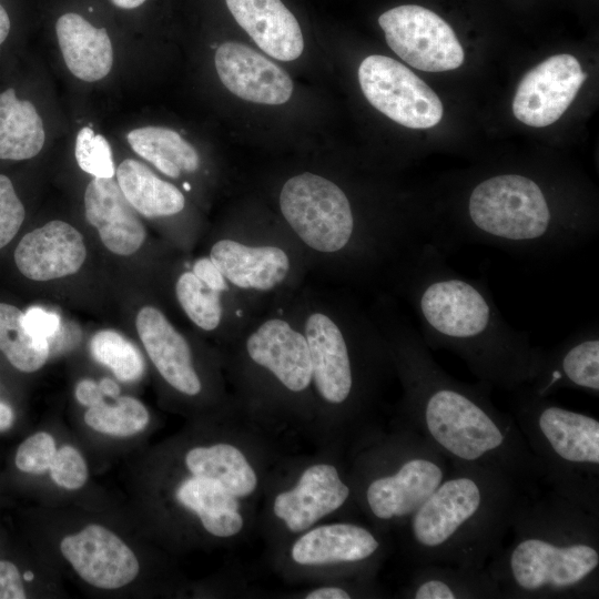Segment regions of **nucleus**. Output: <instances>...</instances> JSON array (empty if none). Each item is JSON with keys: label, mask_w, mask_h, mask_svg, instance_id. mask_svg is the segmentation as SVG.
<instances>
[{"label": "nucleus", "mask_w": 599, "mask_h": 599, "mask_svg": "<svg viewBox=\"0 0 599 599\" xmlns=\"http://www.w3.org/2000/svg\"><path fill=\"white\" fill-rule=\"evenodd\" d=\"M393 345L412 428L451 467L486 469L535 490L542 469L511 414L494 405L491 387L450 376L409 326L396 332Z\"/></svg>", "instance_id": "nucleus-1"}, {"label": "nucleus", "mask_w": 599, "mask_h": 599, "mask_svg": "<svg viewBox=\"0 0 599 599\" xmlns=\"http://www.w3.org/2000/svg\"><path fill=\"white\" fill-rule=\"evenodd\" d=\"M405 291L430 351L457 355L491 388L514 392L536 375L541 347L507 322L487 284L455 271L427 241L405 258Z\"/></svg>", "instance_id": "nucleus-2"}, {"label": "nucleus", "mask_w": 599, "mask_h": 599, "mask_svg": "<svg viewBox=\"0 0 599 599\" xmlns=\"http://www.w3.org/2000/svg\"><path fill=\"white\" fill-rule=\"evenodd\" d=\"M486 569L501 598L579 599L599 593V516L550 489L521 496Z\"/></svg>", "instance_id": "nucleus-3"}, {"label": "nucleus", "mask_w": 599, "mask_h": 599, "mask_svg": "<svg viewBox=\"0 0 599 599\" xmlns=\"http://www.w3.org/2000/svg\"><path fill=\"white\" fill-rule=\"evenodd\" d=\"M524 493L499 474L451 467L407 520L414 560L486 569L505 540Z\"/></svg>", "instance_id": "nucleus-4"}, {"label": "nucleus", "mask_w": 599, "mask_h": 599, "mask_svg": "<svg viewBox=\"0 0 599 599\" xmlns=\"http://www.w3.org/2000/svg\"><path fill=\"white\" fill-rule=\"evenodd\" d=\"M540 182L518 172L478 181L469 191L455 232L443 244L467 243L548 257L585 245L596 235L595 217L556 207Z\"/></svg>", "instance_id": "nucleus-5"}, {"label": "nucleus", "mask_w": 599, "mask_h": 599, "mask_svg": "<svg viewBox=\"0 0 599 599\" xmlns=\"http://www.w3.org/2000/svg\"><path fill=\"white\" fill-rule=\"evenodd\" d=\"M511 393V416L542 469V480L560 497L599 516L598 419L557 405L527 385Z\"/></svg>", "instance_id": "nucleus-6"}, {"label": "nucleus", "mask_w": 599, "mask_h": 599, "mask_svg": "<svg viewBox=\"0 0 599 599\" xmlns=\"http://www.w3.org/2000/svg\"><path fill=\"white\" fill-rule=\"evenodd\" d=\"M449 463L410 428L397 441L396 458L370 478L364 490L369 512L379 521H407L448 475Z\"/></svg>", "instance_id": "nucleus-7"}, {"label": "nucleus", "mask_w": 599, "mask_h": 599, "mask_svg": "<svg viewBox=\"0 0 599 599\" xmlns=\"http://www.w3.org/2000/svg\"><path fill=\"white\" fill-rule=\"evenodd\" d=\"M283 216L309 247L325 253L344 250L353 240L351 202L334 182L313 173L287 180L280 194Z\"/></svg>", "instance_id": "nucleus-8"}, {"label": "nucleus", "mask_w": 599, "mask_h": 599, "mask_svg": "<svg viewBox=\"0 0 599 599\" xmlns=\"http://www.w3.org/2000/svg\"><path fill=\"white\" fill-rule=\"evenodd\" d=\"M368 102L390 120L409 129L435 126L443 118L438 95L414 72L385 55H369L358 68Z\"/></svg>", "instance_id": "nucleus-9"}, {"label": "nucleus", "mask_w": 599, "mask_h": 599, "mask_svg": "<svg viewBox=\"0 0 599 599\" xmlns=\"http://www.w3.org/2000/svg\"><path fill=\"white\" fill-rule=\"evenodd\" d=\"M378 23L389 48L418 70L444 72L464 62L463 47L451 27L424 7H395L380 14Z\"/></svg>", "instance_id": "nucleus-10"}, {"label": "nucleus", "mask_w": 599, "mask_h": 599, "mask_svg": "<svg viewBox=\"0 0 599 599\" xmlns=\"http://www.w3.org/2000/svg\"><path fill=\"white\" fill-rule=\"evenodd\" d=\"M587 79L579 61L570 54L552 55L521 79L512 102L520 122L544 128L556 122L571 104Z\"/></svg>", "instance_id": "nucleus-11"}, {"label": "nucleus", "mask_w": 599, "mask_h": 599, "mask_svg": "<svg viewBox=\"0 0 599 599\" xmlns=\"http://www.w3.org/2000/svg\"><path fill=\"white\" fill-rule=\"evenodd\" d=\"M63 557L89 585L118 589L132 582L140 566L134 552L114 532L92 524L60 544Z\"/></svg>", "instance_id": "nucleus-12"}, {"label": "nucleus", "mask_w": 599, "mask_h": 599, "mask_svg": "<svg viewBox=\"0 0 599 599\" xmlns=\"http://www.w3.org/2000/svg\"><path fill=\"white\" fill-rule=\"evenodd\" d=\"M535 394L549 397L560 389L599 395V331L583 326L558 345L541 348L535 377L527 385Z\"/></svg>", "instance_id": "nucleus-13"}, {"label": "nucleus", "mask_w": 599, "mask_h": 599, "mask_svg": "<svg viewBox=\"0 0 599 599\" xmlns=\"http://www.w3.org/2000/svg\"><path fill=\"white\" fill-rule=\"evenodd\" d=\"M214 62L224 87L243 100L278 105L292 95L290 75L250 47L224 42L216 49Z\"/></svg>", "instance_id": "nucleus-14"}, {"label": "nucleus", "mask_w": 599, "mask_h": 599, "mask_svg": "<svg viewBox=\"0 0 599 599\" xmlns=\"http://www.w3.org/2000/svg\"><path fill=\"white\" fill-rule=\"evenodd\" d=\"M87 255L81 233L53 220L27 233L14 251V262L26 277L50 281L77 273Z\"/></svg>", "instance_id": "nucleus-15"}, {"label": "nucleus", "mask_w": 599, "mask_h": 599, "mask_svg": "<svg viewBox=\"0 0 599 599\" xmlns=\"http://www.w3.org/2000/svg\"><path fill=\"white\" fill-rule=\"evenodd\" d=\"M349 495L335 466L316 464L303 471L295 487L276 496L273 511L291 531L301 532L341 508Z\"/></svg>", "instance_id": "nucleus-16"}, {"label": "nucleus", "mask_w": 599, "mask_h": 599, "mask_svg": "<svg viewBox=\"0 0 599 599\" xmlns=\"http://www.w3.org/2000/svg\"><path fill=\"white\" fill-rule=\"evenodd\" d=\"M312 379L319 395L331 404H343L354 388L353 361L338 325L327 315L314 313L305 323Z\"/></svg>", "instance_id": "nucleus-17"}, {"label": "nucleus", "mask_w": 599, "mask_h": 599, "mask_svg": "<svg viewBox=\"0 0 599 599\" xmlns=\"http://www.w3.org/2000/svg\"><path fill=\"white\" fill-rule=\"evenodd\" d=\"M84 210L88 222L111 252L131 255L143 244L144 226L112 177L91 180L84 192Z\"/></svg>", "instance_id": "nucleus-18"}, {"label": "nucleus", "mask_w": 599, "mask_h": 599, "mask_svg": "<svg viewBox=\"0 0 599 599\" xmlns=\"http://www.w3.org/2000/svg\"><path fill=\"white\" fill-rule=\"evenodd\" d=\"M254 363L267 368L290 390H304L312 380V367L305 335L283 319L263 323L246 342Z\"/></svg>", "instance_id": "nucleus-19"}, {"label": "nucleus", "mask_w": 599, "mask_h": 599, "mask_svg": "<svg viewBox=\"0 0 599 599\" xmlns=\"http://www.w3.org/2000/svg\"><path fill=\"white\" fill-rule=\"evenodd\" d=\"M135 325L161 376L183 394L200 393L201 382L192 364L190 346L163 313L153 306H144L136 315Z\"/></svg>", "instance_id": "nucleus-20"}, {"label": "nucleus", "mask_w": 599, "mask_h": 599, "mask_svg": "<svg viewBox=\"0 0 599 599\" xmlns=\"http://www.w3.org/2000/svg\"><path fill=\"white\" fill-rule=\"evenodd\" d=\"M236 22L270 57L297 59L304 49L300 24L281 0H225Z\"/></svg>", "instance_id": "nucleus-21"}, {"label": "nucleus", "mask_w": 599, "mask_h": 599, "mask_svg": "<svg viewBox=\"0 0 599 599\" xmlns=\"http://www.w3.org/2000/svg\"><path fill=\"white\" fill-rule=\"evenodd\" d=\"M210 258L223 276L241 288L268 291L282 283L290 270L286 253L276 246H248L232 240L216 242Z\"/></svg>", "instance_id": "nucleus-22"}, {"label": "nucleus", "mask_w": 599, "mask_h": 599, "mask_svg": "<svg viewBox=\"0 0 599 599\" xmlns=\"http://www.w3.org/2000/svg\"><path fill=\"white\" fill-rule=\"evenodd\" d=\"M380 541L367 528L338 522L319 526L304 534L292 547V558L305 566L357 564L372 559Z\"/></svg>", "instance_id": "nucleus-23"}, {"label": "nucleus", "mask_w": 599, "mask_h": 599, "mask_svg": "<svg viewBox=\"0 0 599 599\" xmlns=\"http://www.w3.org/2000/svg\"><path fill=\"white\" fill-rule=\"evenodd\" d=\"M58 43L69 71L94 82L112 69L113 49L106 29L95 28L79 13L62 14L55 22Z\"/></svg>", "instance_id": "nucleus-24"}, {"label": "nucleus", "mask_w": 599, "mask_h": 599, "mask_svg": "<svg viewBox=\"0 0 599 599\" xmlns=\"http://www.w3.org/2000/svg\"><path fill=\"white\" fill-rule=\"evenodd\" d=\"M407 596L414 599L501 598L487 569L440 564L419 565Z\"/></svg>", "instance_id": "nucleus-25"}, {"label": "nucleus", "mask_w": 599, "mask_h": 599, "mask_svg": "<svg viewBox=\"0 0 599 599\" xmlns=\"http://www.w3.org/2000/svg\"><path fill=\"white\" fill-rule=\"evenodd\" d=\"M176 499L194 511L204 529L213 536L231 537L243 528L236 497L213 479L187 478L179 486Z\"/></svg>", "instance_id": "nucleus-26"}, {"label": "nucleus", "mask_w": 599, "mask_h": 599, "mask_svg": "<svg viewBox=\"0 0 599 599\" xmlns=\"http://www.w3.org/2000/svg\"><path fill=\"white\" fill-rule=\"evenodd\" d=\"M45 132L34 105L9 88L0 93V159L21 161L43 148Z\"/></svg>", "instance_id": "nucleus-27"}, {"label": "nucleus", "mask_w": 599, "mask_h": 599, "mask_svg": "<svg viewBox=\"0 0 599 599\" xmlns=\"http://www.w3.org/2000/svg\"><path fill=\"white\" fill-rule=\"evenodd\" d=\"M118 184L133 209L146 217L169 216L185 205L182 192L158 177L145 164L126 159L115 170Z\"/></svg>", "instance_id": "nucleus-28"}, {"label": "nucleus", "mask_w": 599, "mask_h": 599, "mask_svg": "<svg viewBox=\"0 0 599 599\" xmlns=\"http://www.w3.org/2000/svg\"><path fill=\"white\" fill-rule=\"evenodd\" d=\"M185 464L193 476L220 483L236 498L251 495L257 485L256 474L248 460L230 444L194 447L187 451Z\"/></svg>", "instance_id": "nucleus-29"}, {"label": "nucleus", "mask_w": 599, "mask_h": 599, "mask_svg": "<svg viewBox=\"0 0 599 599\" xmlns=\"http://www.w3.org/2000/svg\"><path fill=\"white\" fill-rule=\"evenodd\" d=\"M126 140L138 155L170 177H179L182 171L194 172L200 165L194 146L172 129L138 128L126 134Z\"/></svg>", "instance_id": "nucleus-30"}, {"label": "nucleus", "mask_w": 599, "mask_h": 599, "mask_svg": "<svg viewBox=\"0 0 599 599\" xmlns=\"http://www.w3.org/2000/svg\"><path fill=\"white\" fill-rule=\"evenodd\" d=\"M0 351L17 369L32 373L47 362L50 345L28 332L18 307L0 303Z\"/></svg>", "instance_id": "nucleus-31"}, {"label": "nucleus", "mask_w": 599, "mask_h": 599, "mask_svg": "<svg viewBox=\"0 0 599 599\" xmlns=\"http://www.w3.org/2000/svg\"><path fill=\"white\" fill-rule=\"evenodd\" d=\"M115 399L113 405L102 402L89 407L84 414L87 425L99 433L112 436H131L142 432L150 420L146 407L131 396Z\"/></svg>", "instance_id": "nucleus-32"}, {"label": "nucleus", "mask_w": 599, "mask_h": 599, "mask_svg": "<svg viewBox=\"0 0 599 599\" xmlns=\"http://www.w3.org/2000/svg\"><path fill=\"white\" fill-rule=\"evenodd\" d=\"M90 349L93 358L108 366L122 382H135L144 373V361L139 348L115 331L95 333Z\"/></svg>", "instance_id": "nucleus-33"}, {"label": "nucleus", "mask_w": 599, "mask_h": 599, "mask_svg": "<svg viewBox=\"0 0 599 599\" xmlns=\"http://www.w3.org/2000/svg\"><path fill=\"white\" fill-rule=\"evenodd\" d=\"M175 293L190 319L204 331L216 328L221 322L220 292L206 286L193 272L183 273L175 285Z\"/></svg>", "instance_id": "nucleus-34"}, {"label": "nucleus", "mask_w": 599, "mask_h": 599, "mask_svg": "<svg viewBox=\"0 0 599 599\" xmlns=\"http://www.w3.org/2000/svg\"><path fill=\"white\" fill-rule=\"evenodd\" d=\"M74 154L80 169L93 177L109 179L115 174L110 143L89 126L78 132Z\"/></svg>", "instance_id": "nucleus-35"}, {"label": "nucleus", "mask_w": 599, "mask_h": 599, "mask_svg": "<svg viewBox=\"0 0 599 599\" xmlns=\"http://www.w3.org/2000/svg\"><path fill=\"white\" fill-rule=\"evenodd\" d=\"M55 451L53 437L45 432H39L21 443L14 463L18 469L23 473L43 474L49 470Z\"/></svg>", "instance_id": "nucleus-36"}, {"label": "nucleus", "mask_w": 599, "mask_h": 599, "mask_svg": "<svg viewBox=\"0 0 599 599\" xmlns=\"http://www.w3.org/2000/svg\"><path fill=\"white\" fill-rule=\"evenodd\" d=\"M52 480L69 490L81 488L88 479V466L82 455L72 446L59 448L49 467Z\"/></svg>", "instance_id": "nucleus-37"}, {"label": "nucleus", "mask_w": 599, "mask_h": 599, "mask_svg": "<svg viewBox=\"0 0 599 599\" xmlns=\"http://www.w3.org/2000/svg\"><path fill=\"white\" fill-rule=\"evenodd\" d=\"M24 215V206L17 196L11 180L0 174V248L18 233Z\"/></svg>", "instance_id": "nucleus-38"}, {"label": "nucleus", "mask_w": 599, "mask_h": 599, "mask_svg": "<svg viewBox=\"0 0 599 599\" xmlns=\"http://www.w3.org/2000/svg\"><path fill=\"white\" fill-rule=\"evenodd\" d=\"M23 325L34 338L48 342L49 345L61 331L60 316L38 306L30 307L23 313Z\"/></svg>", "instance_id": "nucleus-39"}, {"label": "nucleus", "mask_w": 599, "mask_h": 599, "mask_svg": "<svg viewBox=\"0 0 599 599\" xmlns=\"http://www.w3.org/2000/svg\"><path fill=\"white\" fill-rule=\"evenodd\" d=\"M22 577L14 564L0 560V599H24Z\"/></svg>", "instance_id": "nucleus-40"}, {"label": "nucleus", "mask_w": 599, "mask_h": 599, "mask_svg": "<svg viewBox=\"0 0 599 599\" xmlns=\"http://www.w3.org/2000/svg\"><path fill=\"white\" fill-rule=\"evenodd\" d=\"M193 273L206 286L216 292L227 290L225 277L210 257L197 260L193 265Z\"/></svg>", "instance_id": "nucleus-41"}, {"label": "nucleus", "mask_w": 599, "mask_h": 599, "mask_svg": "<svg viewBox=\"0 0 599 599\" xmlns=\"http://www.w3.org/2000/svg\"><path fill=\"white\" fill-rule=\"evenodd\" d=\"M75 398L84 406L92 407L103 402V394L99 387L91 379H82L75 386Z\"/></svg>", "instance_id": "nucleus-42"}, {"label": "nucleus", "mask_w": 599, "mask_h": 599, "mask_svg": "<svg viewBox=\"0 0 599 599\" xmlns=\"http://www.w3.org/2000/svg\"><path fill=\"white\" fill-rule=\"evenodd\" d=\"M351 597L348 591L336 586L317 588L305 596L306 599H349Z\"/></svg>", "instance_id": "nucleus-43"}, {"label": "nucleus", "mask_w": 599, "mask_h": 599, "mask_svg": "<svg viewBox=\"0 0 599 599\" xmlns=\"http://www.w3.org/2000/svg\"><path fill=\"white\" fill-rule=\"evenodd\" d=\"M13 420L14 414L12 408L8 404L0 402V432L9 429Z\"/></svg>", "instance_id": "nucleus-44"}, {"label": "nucleus", "mask_w": 599, "mask_h": 599, "mask_svg": "<svg viewBox=\"0 0 599 599\" xmlns=\"http://www.w3.org/2000/svg\"><path fill=\"white\" fill-rule=\"evenodd\" d=\"M99 387H100L102 394L105 395V396L116 398L120 395L119 385L114 380H112L110 378L101 379L100 383H99Z\"/></svg>", "instance_id": "nucleus-45"}, {"label": "nucleus", "mask_w": 599, "mask_h": 599, "mask_svg": "<svg viewBox=\"0 0 599 599\" xmlns=\"http://www.w3.org/2000/svg\"><path fill=\"white\" fill-rule=\"evenodd\" d=\"M10 28V18L4 8L0 4V44L7 39Z\"/></svg>", "instance_id": "nucleus-46"}, {"label": "nucleus", "mask_w": 599, "mask_h": 599, "mask_svg": "<svg viewBox=\"0 0 599 599\" xmlns=\"http://www.w3.org/2000/svg\"><path fill=\"white\" fill-rule=\"evenodd\" d=\"M112 3L121 9H134L143 4L146 0H111Z\"/></svg>", "instance_id": "nucleus-47"}, {"label": "nucleus", "mask_w": 599, "mask_h": 599, "mask_svg": "<svg viewBox=\"0 0 599 599\" xmlns=\"http://www.w3.org/2000/svg\"><path fill=\"white\" fill-rule=\"evenodd\" d=\"M22 579L26 581H31L33 579V573L31 571H26L22 576Z\"/></svg>", "instance_id": "nucleus-48"}, {"label": "nucleus", "mask_w": 599, "mask_h": 599, "mask_svg": "<svg viewBox=\"0 0 599 599\" xmlns=\"http://www.w3.org/2000/svg\"><path fill=\"white\" fill-rule=\"evenodd\" d=\"M183 186H184V189H185L186 191H190V190H191V186H190V184H189V183H186V182H185V183L183 184Z\"/></svg>", "instance_id": "nucleus-49"}]
</instances>
